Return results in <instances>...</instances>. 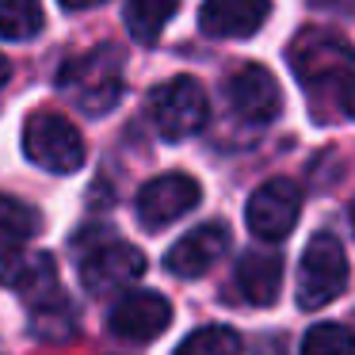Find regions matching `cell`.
I'll return each instance as SVG.
<instances>
[{"mask_svg":"<svg viewBox=\"0 0 355 355\" xmlns=\"http://www.w3.org/2000/svg\"><path fill=\"white\" fill-rule=\"evenodd\" d=\"M24 153L39 168L54 172V176H69L85 164V138L65 115L39 111L24 126Z\"/></svg>","mask_w":355,"mask_h":355,"instance_id":"3957f363","label":"cell"},{"mask_svg":"<svg viewBox=\"0 0 355 355\" xmlns=\"http://www.w3.org/2000/svg\"><path fill=\"white\" fill-rule=\"evenodd\" d=\"M199 199H202V191L191 176H184V172H164V176L149 180L138 191L134 210H138V222L157 233L164 225H172L176 218L191 214L199 207Z\"/></svg>","mask_w":355,"mask_h":355,"instance_id":"9c48e42d","label":"cell"},{"mask_svg":"<svg viewBox=\"0 0 355 355\" xmlns=\"http://www.w3.org/2000/svg\"><path fill=\"white\" fill-rule=\"evenodd\" d=\"M347 283V256H344V245H340L332 233H317L313 241L306 245L302 252V263H298V298L302 309H321L344 291Z\"/></svg>","mask_w":355,"mask_h":355,"instance_id":"5b68a950","label":"cell"},{"mask_svg":"<svg viewBox=\"0 0 355 355\" xmlns=\"http://www.w3.org/2000/svg\"><path fill=\"white\" fill-rule=\"evenodd\" d=\"M352 225H355V202H352Z\"/></svg>","mask_w":355,"mask_h":355,"instance_id":"cb8c5ba5","label":"cell"},{"mask_svg":"<svg viewBox=\"0 0 355 355\" xmlns=\"http://www.w3.org/2000/svg\"><path fill=\"white\" fill-rule=\"evenodd\" d=\"M31 332L50 344H62V340L77 336V309L65 294H54L42 306H31Z\"/></svg>","mask_w":355,"mask_h":355,"instance_id":"9a60e30c","label":"cell"},{"mask_svg":"<svg viewBox=\"0 0 355 355\" xmlns=\"http://www.w3.org/2000/svg\"><path fill=\"white\" fill-rule=\"evenodd\" d=\"M146 275V256L126 241H100L80 256V283L88 294H107Z\"/></svg>","mask_w":355,"mask_h":355,"instance_id":"ba28073f","label":"cell"},{"mask_svg":"<svg viewBox=\"0 0 355 355\" xmlns=\"http://www.w3.org/2000/svg\"><path fill=\"white\" fill-rule=\"evenodd\" d=\"M230 248V230L222 222H202L199 230H191L187 237H180L164 256V268L180 279H195L207 275Z\"/></svg>","mask_w":355,"mask_h":355,"instance_id":"7c38bea8","label":"cell"},{"mask_svg":"<svg viewBox=\"0 0 355 355\" xmlns=\"http://www.w3.org/2000/svg\"><path fill=\"white\" fill-rule=\"evenodd\" d=\"M225 103L230 111L248 126H268L283 111V92L271 69L263 65H241L230 80H225Z\"/></svg>","mask_w":355,"mask_h":355,"instance_id":"52a82bcc","label":"cell"},{"mask_svg":"<svg viewBox=\"0 0 355 355\" xmlns=\"http://www.w3.org/2000/svg\"><path fill=\"white\" fill-rule=\"evenodd\" d=\"M241 352H245V344H241V336L233 329H225V324H202L191 336L180 340L172 355H241Z\"/></svg>","mask_w":355,"mask_h":355,"instance_id":"ac0fdd59","label":"cell"},{"mask_svg":"<svg viewBox=\"0 0 355 355\" xmlns=\"http://www.w3.org/2000/svg\"><path fill=\"white\" fill-rule=\"evenodd\" d=\"M271 16V0H202L199 31L210 39H252Z\"/></svg>","mask_w":355,"mask_h":355,"instance_id":"4fadbf2b","label":"cell"},{"mask_svg":"<svg viewBox=\"0 0 355 355\" xmlns=\"http://www.w3.org/2000/svg\"><path fill=\"white\" fill-rule=\"evenodd\" d=\"M65 12H85V8H96V4H103V0H58Z\"/></svg>","mask_w":355,"mask_h":355,"instance_id":"44dd1931","label":"cell"},{"mask_svg":"<svg viewBox=\"0 0 355 355\" xmlns=\"http://www.w3.org/2000/svg\"><path fill=\"white\" fill-rule=\"evenodd\" d=\"M302 355H355V332L347 324L321 321L302 336Z\"/></svg>","mask_w":355,"mask_h":355,"instance_id":"ffe728a7","label":"cell"},{"mask_svg":"<svg viewBox=\"0 0 355 355\" xmlns=\"http://www.w3.org/2000/svg\"><path fill=\"white\" fill-rule=\"evenodd\" d=\"M42 218L35 207L12 199V195H0V248H16L24 241H31L39 233Z\"/></svg>","mask_w":355,"mask_h":355,"instance_id":"e0dca14e","label":"cell"},{"mask_svg":"<svg viewBox=\"0 0 355 355\" xmlns=\"http://www.w3.org/2000/svg\"><path fill=\"white\" fill-rule=\"evenodd\" d=\"M58 92L69 96L85 115H107L123 100V50L96 46L69 58L58 73Z\"/></svg>","mask_w":355,"mask_h":355,"instance_id":"7a4b0ae2","label":"cell"},{"mask_svg":"<svg viewBox=\"0 0 355 355\" xmlns=\"http://www.w3.org/2000/svg\"><path fill=\"white\" fill-rule=\"evenodd\" d=\"M8 77H12V65H8V58L0 54V88L8 85Z\"/></svg>","mask_w":355,"mask_h":355,"instance_id":"7402d4cb","label":"cell"},{"mask_svg":"<svg viewBox=\"0 0 355 355\" xmlns=\"http://www.w3.org/2000/svg\"><path fill=\"white\" fill-rule=\"evenodd\" d=\"M210 103L199 80L191 77H172L149 92V119L164 141H184L207 126Z\"/></svg>","mask_w":355,"mask_h":355,"instance_id":"277c9868","label":"cell"},{"mask_svg":"<svg viewBox=\"0 0 355 355\" xmlns=\"http://www.w3.org/2000/svg\"><path fill=\"white\" fill-rule=\"evenodd\" d=\"M302 214V191L291 180H268L252 191L245 202V225L260 241H283L291 237L294 222Z\"/></svg>","mask_w":355,"mask_h":355,"instance_id":"8992f818","label":"cell"},{"mask_svg":"<svg viewBox=\"0 0 355 355\" xmlns=\"http://www.w3.org/2000/svg\"><path fill=\"white\" fill-rule=\"evenodd\" d=\"M176 8L180 0H126V31L138 42H157Z\"/></svg>","mask_w":355,"mask_h":355,"instance_id":"2e32d148","label":"cell"},{"mask_svg":"<svg viewBox=\"0 0 355 355\" xmlns=\"http://www.w3.org/2000/svg\"><path fill=\"white\" fill-rule=\"evenodd\" d=\"M168 324H172V306L168 298H161L153 291H134L111 309V332L119 340H130V344L157 340Z\"/></svg>","mask_w":355,"mask_h":355,"instance_id":"8fae6325","label":"cell"},{"mask_svg":"<svg viewBox=\"0 0 355 355\" xmlns=\"http://www.w3.org/2000/svg\"><path fill=\"white\" fill-rule=\"evenodd\" d=\"M233 279H237V291L245 302L252 306H271L283 291V256L271 252V248H252V252L237 256V268H233Z\"/></svg>","mask_w":355,"mask_h":355,"instance_id":"5bb4252c","label":"cell"},{"mask_svg":"<svg viewBox=\"0 0 355 355\" xmlns=\"http://www.w3.org/2000/svg\"><path fill=\"white\" fill-rule=\"evenodd\" d=\"M347 111H352V115H355V96H352V103H347Z\"/></svg>","mask_w":355,"mask_h":355,"instance_id":"603a6c76","label":"cell"},{"mask_svg":"<svg viewBox=\"0 0 355 355\" xmlns=\"http://www.w3.org/2000/svg\"><path fill=\"white\" fill-rule=\"evenodd\" d=\"M298 85L313 100H336L347 107L355 96V50L332 31H302L286 50Z\"/></svg>","mask_w":355,"mask_h":355,"instance_id":"6da1fadb","label":"cell"},{"mask_svg":"<svg viewBox=\"0 0 355 355\" xmlns=\"http://www.w3.org/2000/svg\"><path fill=\"white\" fill-rule=\"evenodd\" d=\"M42 31V4L39 0H0V39L27 42Z\"/></svg>","mask_w":355,"mask_h":355,"instance_id":"d6986e66","label":"cell"},{"mask_svg":"<svg viewBox=\"0 0 355 355\" xmlns=\"http://www.w3.org/2000/svg\"><path fill=\"white\" fill-rule=\"evenodd\" d=\"M0 286L27 302V306H42L50 302L58 291V263L50 252H0Z\"/></svg>","mask_w":355,"mask_h":355,"instance_id":"30bf717a","label":"cell"}]
</instances>
